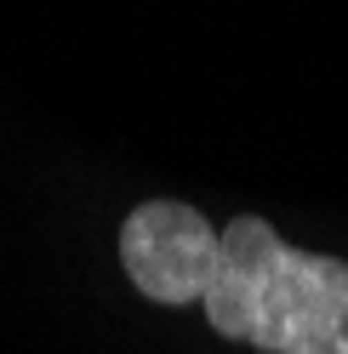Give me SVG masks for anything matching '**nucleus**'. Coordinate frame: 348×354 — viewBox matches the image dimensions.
I'll list each match as a JSON object with an SVG mask.
<instances>
[{
	"instance_id": "obj_1",
	"label": "nucleus",
	"mask_w": 348,
	"mask_h": 354,
	"mask_svg": "<svg viewBox=\"0 0 348 354\" xmlns=\"http://www.w3.org/2000/svg\"><path fill=\"white\" fill-rule=\"evenodd\" d=\"M200 303L223 337L263 354H348V263L286 246L263 217L229 223Z\"/></svg>"
},
{
	"instance_id": "obj_2",
	"label": "nucleus",
	"mask_w": 348,
	"mask_h": 354,
	"mask_svg": "<svg viewBox=\"0 0 348 354\" xmlns=\"http://www.w3.org/2000/svg\"><path fill=\"white\" fill-rule=\"evenodd\" d=\"M223 234L183 201H148L120 229V263L148 303H194L217 274Z\"/></svg>"
}]
</instances>
